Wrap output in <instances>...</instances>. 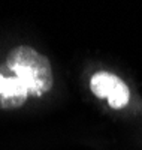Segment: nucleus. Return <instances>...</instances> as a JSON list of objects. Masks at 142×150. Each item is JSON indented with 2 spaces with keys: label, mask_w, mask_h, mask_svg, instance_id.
<instances>
[{
  "label": "nucleus",
  "mask_w": 142,
  "mask_h": 150,
  "mask_svg": "<svg viewBox=\"0 0 142 150\" xmlns=\"http://www.w3.org/2000/svg\"><path fill=\"white\" fill-rule=\"evenodd\" d=\"M8 68L22 81L30 96L39 98L53 89L54 75L46 56L29 45H18L6 56Z\"/></svg>",
  "instance_id": "nucleus-1"
},
{
  "label": "nucleus",
  "mask_w": 142,
  "mask_h": 150,
  "mask_svg": "<svg viewBox=\"0 0 142 150\" xmlns=\"http://www.w3.org/2000/svg\"><path fill=\"white\" fill-rule=\"evenodd\" d=\"M90 90L112 110H121L130 102V87L118 75L108 71H97L90 78Z\"/></svg>",
  "instance_id": "nucleus-2"
},
{
  "label": "nucleus",
  "mask_w": 142,
  "mask_h": 150,
  "mask_svg": "<svg viewBox=\"0 0 142 150\" xmlns=\"http://www.w3.org/2000/svg\"><path fill=\"white\" fill-rule=\"evenodd\" d=\"M29 96V90L8 65H0V110L20 108L27 102Z\"/></svg>",
  "instance_id": "nucleus-3"
}]
</instances>
